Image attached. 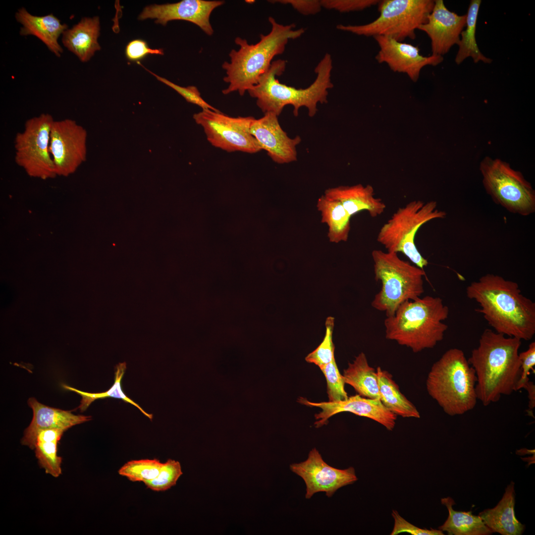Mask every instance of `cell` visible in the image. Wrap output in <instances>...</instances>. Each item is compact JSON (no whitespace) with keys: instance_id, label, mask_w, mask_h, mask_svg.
<instances>
[{"instance_id":"cell-1","label":"cell","mask_w":535,"mask_h":535,"mask_svg":"<svg viewBox=\"0 0 535 535\" xmlns=\"http://www.w3.org/2000/svg\"><path fill=\"white\" fill-rule=\"evenodd\" d=\"M467 297L480 307L476 309L497 333L520 340L535 334V303L525 296L517 283L487 273L466 288Z\"/></svg>"},{"instance_id":"cell-2","label":"cell","mask_w":535,"mask_h":535,"mask_svg":"<svg viewBox=\"0 0 535 535\" xmlns=\"http://www.w3.org/2000/svg\"><path fill=\"white\" fill-rule=\"evenodd\" d=\"M521 340L485 329L468 360L475 371L478 400L488 406L518 390Z\"/></svg>"},{"instance_id":"cell-3","label":"cell","mask_w":535,"mask_h":535,"mask_svg":"<svg viewBox=\"0 0 535 535\" xmlns=\"http://www.w3.org/2000/svg\"><path fill=\"white\" fill-rule=\"evenodd\" d=\"M271 30L267 35L261 34L256 44H249L246 39L237 37L235 43L238 50L232 49L229 54L230 61H224L222 68L225 71L224 82L228 84L222 92L227 95L237 91L243 96L256 85L260 76L270 67L273 57L282 54L290 40L300 37L303 28L295 29V25H283L272 17H268Z\"/></svg>"},{"instance_id":"cell-4","label":"cell","mask_w":535,"mask_h":535,"mask_svg":"<svg viewBox=\"0 0 535 535\" xmlns=\"http://www.w3.org/2000/svg\"><path fill=\"white\" fill-rule=\"evenodd\" d=\"M286 61H273L269 68L260 77L256 85L248 90L250 96L256 99L257 106L264 113L271 112L278 116L287 105L293 107V114L297 116L300 107H306L310 117L317 113L319 103H327L328 90L333 87L331 80L332 60L326 53L315 69L316 78L308 87L296 89L280 83L276 77L285 71Z\"/></svg>"},{"instance_id":"cell-5","label":"cell","mask_w":535,"mask_h":535,"mask_svg":"<svg viewBox=\"0 0 535 535\" xmlns=\"http://www.w3.org/2000/svg\"><path fill=\"white\" fill-rule=\"evenodd\" d=\"M449 312L438 297L426 296L406 301L384 320L385 338L414 353L432 348L443 338L448 326L443 321Z\"/></svg>"},{"instance_id":"cell-6","label":"cell","mask_w":535,"mask_h":535,"mask_svg":"<svg viewBox=\"0 0 535 535\" xmlns=\"http://www.w3.org/2000/svg\"><path fill=\"white\" fill-rule=\"evenodd\" d=\"M476 382L475 371L463 351L451 348L432 365L426 387L444 412L453 416L474 408L478 400Z\"/></svg>"},{"instance_id":"cell-7","label":"cell","mask_w":535,"mask_h":535,"mask_svg":"<svg viewBox=\"0 0 535 535\" xmlns=\"http://www.w3.org/2000/svg\"><path fill=\"white\" fill-rule=\"evenodd\" d=\"M376 281L381 288L372 302L375 309L393 315L399 306L424 292V270L401 259L397 253L374 250L372 253Z\"/></svg>"},{"instance_id":"cell-8","label":"cell","mask_w":535,"mask_h":535,"mask_svg":"<svg viewBox=\"0 0 535 535\" xmlns=\"http://www.w3.org/2000/svg\"><path fill=\"white\" fill-rule=\"evenodd\" d=\"M434 201L425 203L415 200L399 208L380 229L377 241L391 253H402L414 265L424 270L428 262L419 251L415 243L416 234L424 224L444 218V211L437 209Z\"/></svg>"},{"instance_id":"cell-9","label":"cell","mask_w":535,"mask_h":535,"mask_svg":"<svg viewBox=\"0 0 535 535\" xmlns=\"http://www.w3.org/2000/svg\"><path fill=\"white\" fill-rule=\"evenodd\" d=\"M434 4L433 0H382L379 16L364 25L339 24L338 30L367 37L382 36L399 42L416 38L415 31L425 23Z\"/></svg>"},{"instance_id":"cell-10","label":"cell","mask_w":535,"mask_h":535,"mask_svg":"<svg viewBox=\"0 0 535 535\" xmlns=\"http://www.w3.org/2000/svg\"><path fill=\"white\" fill-rule=\"evenodd\" d=\"M480 170L482 184L496 204L508 212L526 216L535 212V190L522 173L499 159L485 157Z\"/></svg>"},{"instance_id":"cell-11","label":"cell","mask_w":535,"mask_h":535,"mask_svg":"<svg viewBox=\"0 0 535 535\" xmlns=\"http://www.w3.org/2000/svg\"><path fill=\"white\" fill-rule=\"evenodd\" d=\"M54 119L42 113L28 119L23 131L14 139L15 161L30 176L46 180L56 177L49 151L50 132Z\"/></svg>"},{"instance_id":"cell-12","label":"cell","mask_w":535,"mask_h":535,"mask_svg":"<svg viewBox=\"0 0 535 535\" xmlns=\"http://www.w3.org/2000/svg\"><path fill=\"white\" fill-rule=\"evenodd\" d=\"M193 118L203 127L208 141L216 148L227 152L250 154L262 150L250 132L254 117H231L219 111L202 109L195 113Z\"/></svg>"},{"instance_id":"cell-13","label":"cell","mask_w":535,"mask_h":535,"mask_svg":"<svg viewBox=\"0 0 535 535\" xmlns=\"http://www.w3.org/2000/svg\"><path fill=\"white\" fill-rule=\"evenodd\" d=\"M86 129L71 119L54 120L50 132L49 151L56 175L74 173L86 160Z\"/></svg>"},{"instance_id":"cell-14","label":"cell","mask_w":535,"mask_h":535,"mask_svg":"<svg viewBox=\"0 0 535 535\" xmlns=\"http://www.w3.org/2000/svg\"><path fill=\"white\" fill-rule=\"evenodd\" d=\"M290 470L301 477L306 485V498L316 493L324 492L331 497L339 488L352 484L357 480L354 468L341 470L333 468L323 461L318 450L313 448L304 462L294 463Z\"/></svg>"},{"instance_id":"cell-15","label":"cell","mask_w":535,"mask_h":535,"mask_svg":"<svg viewBox=\"0 0 535 535\" xmlns=\"http://www.w3.org/2000/svg\"><path fill=\"white\" fill-rule=\"evenodd\" d=\"M298 402L321 409V412L315 415L316 421L314 424L316 428L325 425L330 417L343 412L372 419L388 430L393 429L397 419V416L386 408L380 399L366 398L359 394L337 402H313L303 397H300Z\"/></svg>"},{"instance_id":"cell-16","label":"cell","mask_w":535,"mask_h":535,"mask_svg":"<svg viewBox=\"0 0 535 535\" xmlns=\"http://www.w3.org/2000/svg\"><path fill=\"white\" fill-rule=\"evenodd\" d=\"M374 38L379 48L375 57L377 61L386 63L394 72L406 74L415 82L418 81L424 67L436 66L443 60V56L440 55L423 56L419 48L410 44L385 36Z\"/></svg>"},{"instance_id":"cell-17","label":"cell","mask_w":535,"mask_h":535,"mask_svg":"<svg viewBox=\"0 0 535 535\" xmlns=\"http://www.w3.org/2000/svg\"><path fill=\"white\" fill-rule=\"evenodd\" d=\"M224 3L222 0H182L172 3L153 4L146 6L138 19H156V23L163 25L171 20H185L195 24L211 36L214 33L210 20L211 14Z\"/></svg>"},{"instance_id":"cell-18","label":"cell","mask_w":535,"mask_h":535,"mask_svg":"<svg viewBox=\"0 0 535 535\" xmlns=\"http://www.w3.org/2000/svg\"><path fill=\"white\" fill-rule=\"evenodd\" d=\"M250 132L260 145L267 151L271 160L279 164L297 160L296 146L301 142L299 136L291 138L280 126L278 116L271 112L254 120Z\"/></svg>"},{"instance_id":"cell-19","label":"cell","mask_w":535,"mask_h":535,"mask_svg":"<svg viewBox=\"0 0 535 535\" xmlns=\"http://www.w3.org/2000/svg\"><path fill=\"white\" fill-rule=\"evenodd\" d=\"M466 24V14L459 15L450 11L443 0H435L427 22L418 29L425 32L431 41L432 55L442 56L454 45Z\"/></svg>"},{"instance_id":"cell-20","label":"cell","mask_w":535,"mask_h":535,"mask_svg":"<svg viewBox=\"0 0 535 535\" xmlns=\"http://www.w3.org/2000/svg\"><path fill=\"white\" fill-rule=\"evenodd\" d=\"M28 403L33 410V416L31 423L24 431L21 444L31 449L35 448L37 433L41 429L58 428L65 431L91 420V416L76 415L70 411L49 407L39 402L34 397L30 398Z\"/></svg>"},{"instance_id":"cell-21","label":"cell","mask_w":535,"mask_h":535,"mask_svg":"<svg viewBox=\"0 0 535 535\" xmlns=\"http://www.w3.org/2000/svg\"><path fill=\"white\" fill-rule=\"evenodd\" d=\"M15 18L22 27L20 34L23 36L33 35L39 39L49 50L58 57L63 52L58 42L60 35L67 29L68 26L61 24L53 14L39 16L33 15L24 7L19 9Z\"/></svg>"},{"instance_id":"cell-22","label":"cell","mask_w":535,"mask_h":535,"mask_svg":"<svg viewBox=\"0 0 535 535\" xmlns=\"http://www.w3.org/2000/svg\"><path fill=\"white\" fill-rule=\"evenodd\" d=\"M324 195L339 202L351 216L366 211L372 217H375L381 214L386 208L382 200L374 197L371 185L340 186L326 189Z\"/></svg>"},{"instance_id":"cell-23","label":"cell","mask_w":535,"mask_h":535,"mask_svg":"<svg viewBox=\"0 0 535 535\" xmlns=\"http://www.w3.org/2000/svg\"><path fill=\"white\" fill-rule=\"evenodd\" d=\"M100 30L99 17H84L63 33L62 44L81 61H88L101 49L98 42Z\"/></svg>"},{"instance_id":"cell-24","label":"cell","mask_w":535,"mask_h":535,"mask_svg":"<svg viewBox=\"0 0 535 535\" xmlns=\"http://www.w3.org/2000/svg\"><path fill=\"white\" fill-rule=\"evenodd\" d=\"M514 505V483L512 482L506 487L497 505L493 508L483 510L479 516L492 533L503 535H520L525 526L516 519Z\"/></svg>"},{"instance_id":"cell-25","label":"cell","mask_w":535,"mask_h":535,"mask_svg":"<svg viewBox=\"0 0 535 535\" xmlns=\"http://www.w3.org/2000/svg\"><path fill=\"white\" fill-rule=\"evenodd\" d=\"M342 375L345 383L352 386L360 395L380 399L376 371L369 365L363 352L356 357L353 363L348 364Z\"/></svg>"},{"instance_id":"cell-26","label":"cell","mask_w":535,"mask_h":535,"mask_svg":"<svg viewBox=\"0 0 535 535\" xmlns=\"http://www.w3.org/2000/svg\"><path fill=\"white\" fill-rule=\"evenodd\" d=\"M317 207L321 214V222L328 226L329 241L334 243L347 241L351 228V216L343 205L323 195L318 199Z\"/></svg>"},{"instance_id":"cell-27","label":"cell","mask_w":535,"mask_h":535,"mask_svg":"<svg viewBox=\"0 0 535 535\" xmlns=\"http://www.w3.org/2000/svg\"><path fill=\"white\" fill-rule=\"evenodd\" d=\"M380 400L384 406L396 416L403 418H420V413L414 405L400 392L398 385L387 371L376 369Z\"/></svg>"},{"instance_id":"cell-28","label":"cell","mask_w":535,"mask_h":535,"mask_svg":"<svg viewBox=\"0 0 535 535\" xmlns=\"http://www.w3.org/2000/svg\"><path fill=\"white\" fill-rule=\"evenodd\" d=\"M449 512L447 519L438 528L450 535H487L492 532L479 516L473 515L472 511H456L453 508V499L448 497L441 499Z\"/></svg>"},{"instance_id":"cell-29","label":"cell","mask_w":535,"mask_h":535,"mask_svg":"<svg viewBox=\"0 0 535 535\" xmlns=\"http://www.w3.org/2000/svg\"><path fill=\"white\" fill-rule=\"evenodd\" d=\"M64 431L58 428H47L39 430L35 444V455L40 466L47 474L54 478L62 474V458L57 455V444Z\"/></svg>"},{"instance_id":"cell-30","label":"cell","mask_w":535,"mask_h":535,"mask_svg":"<svg viewBox=\"0 0 535 535\" xmlns=\"http://www.w3.org/2000/svg\"><path fill=\"white\" fill-rule=\"evenodd\" d=\"M481 2V0H472L470 2L466 14V29L461 33V38L458 45L459 50L455 59L457 64L469 57H472L475 63L482 61L489 63L492 61L481 52L476 39L477 21Z\"/></svg>"},{"instance_id":"cell-31","label":"cell","mask_w":535,"mask_h":535,"mask_svg":"<svg viewBox=\"0 0 535 535\" xmlns=\"http://www.w3.org/2000/svg\"><path fill=\"white\" fill-rule=\"evenodd\" d=\"M126 368V363L124 362L119 363L116 366L114 384L108 390L105 392L101 393H89L81 391L67 385H63V387L67 390L77 393L81 396V403L78 407V408L81 412L85 411L90 404L96 399L111 397L120 399L125 402L132 404L142 412L144 415L152 420L153 418V415L151 414L146 413L138 404L134 402L129 397L126 396L122 390L121 380Z\"/></svg>"},{"instance_id":"cell-32","label":"cell","mask_w":535,"mask_h":535,"mask_svg":"<svg viewBox=\"0 0 535 535\" xmlns=\"http://www.w3.org/2000/svg\"><path fill=\"white\" fill-rule=\"evenodd\" d=\"M162 465V463L157 459L131 460L125 463L118 473L131 482H144L155 479L159 475Z\"/></svg>"},{"instance_id":"cell-33","label":"cell","mask_w":535,"mask_h":535,"mask_svg":"<svg viewBox=\"0 0 535 535\" xmlns=\"http://www.w3.org/2000/svg\"><path fill=\"white\" fill-rule=\"evenodd\" d=\"M182 474L180 463L169 459L162 463L160 473L155 479L144 483L153 491H164L174 486Z\"/></svg>"},{"instance_id":"cell-34","label":"cell","mask_w":535,"mask_h":535,"mask_svg":"<svg viewBox=\"0 0 535 535\" xmlns=\"http://www.w3.org/2000/svg\"><path fill=\"white\" fill-rule=\"evenodd\" d=\"M325 333L322 341L313 352L305 358L309 363H313L320 369L329 363L334 358V345L332 341V333L334 318L328 317L325 322Z\"/></svg>"},{"instance_id":"cell-35","label":"cell","mask_w":535,"mask_h":535,"mask_svg":"<svg viewBox=\"0 0 535 535\" xmlns=\"http://www.w3.org/2000/svg\"><path fill=\"white\" fill-rule=\"evenodd\" d=\"M327 382L329 402H337L346 399L348 396L344 388L343 375L340 373L335 358L320 369Z\"/></svg>"},{"instance_id":"cell-36","label":"cell","mask_w":535,"mask_h":535,"mask_svg":"<svg viewBox=\"0 0 535 535\" xmlns=\"http://www.w3.org/2000/svg\"><path fill=\"white\" fill-rule=\"evenodd\" d=\"M144 68L149 72L154 75L160 81L166 84L176 91L179 94L182 96L187 102L196 105L200 107L203 109H210L215 111H219L209 104L202 98L200 92L196 87L194 86H189L186 87L180 86L163 77L157 75L145 68L144 67Z\"/></svg>"},{"instance_id":"cell-37","label":"cell","mask_w":535,"mask_h":535,"mask_svg":"<svg viewBox=\"0 0 535 535\" xmlns=\"http://www.w3.org/2000/svg\"><path fill=\"white\" fill-rule=\"evenodd\" d=\"M322 7L333 9L340 12H349L364 10L378 4V0H321Z\"/></svg>"},{"instance_id":"cell-38","label":"cell","mask_w":535,"mask_h":535,"mask_svg":"<svg viewBox=\"0 0 535 535\" xmlns=\"http://www.w3.org/2000/svg\"><path fill=\"white\" fill-rule=\"evenodd\" d=\"M392 516L394 520V526L391 535L407 533L413 535H443L440 530L421 529L407 521L396 510H392Z\"/></svg>"},{"instance_id":"cell-39","label":"cell","mask_w":535,"mask_h":535,"mask_svg":"<svg viewBox=\"0 0 535 535\" xmlns=\"http://www.w3.org/2000/svg\"><path fill=\"white\" fill-rule=\"evenodd\" d=\"M125 54L129 61L138 62L149 54L163 55L164 53L161 49L150 48L147 42L143 40L135 39L129 42L126 45Z\"/></svg>"},{"instance_id":"cell-40","label":"cell","mask_w":535,"mask_h":535,"mask_svg":"<svg viewBox=\"0 0 535 535\" xmlns=\"http://www.w3.org/2000/svg\"><path fill=\"white\" fill-rule=\"evenodd\" d=\"M519 357L521 363V374L518 384V390L523 388L529 381L528 375L530 370H533V367L535 366V342H531L526 351L519 353Z\"/></svg>"},{"instance_id":"cell-41","label":"cell","mask_w":535,"mask_h":535,"mask_svg":"<svg viewBox=\"0 0 535 535\" xmlns=\"http://www.w3.org/2000/svg\"><path fill=\"white\" fill-rule=\"evenodd\" d=\"M283 4H290L295 9L305 15L319 13L322 8L320 0H272Z\"/></svg>"},{"instance_id":"cell-42","label":"cell","mask_w":535,"mask_h":535,"mask_svg":"<svg viewBox=\"0 0 535 535\" xmlns=\"http://www.w3.org/2000/svg\"><path fill=\"white\" fill-rule=\"evenodd\" d=\"M528 393L529 407L530 409H533L535 406V386L532 381L529 382L524 387Z\"/></svg>"},{"instance_id":"cell-43","label":"cell","mask_w":535,"mask_h":535,"mask_svg":"<svg viewBox=\"0 0 535 535\" xmlns=\"http://www.w3.org/2000/svg\"><path fill=\"white\" fill-rule=\"evenodd\" d=\"M254 1H255L254 0H246L245 1V2H248V3H253V2H254Z\"/></svg>"}]
</instances>
